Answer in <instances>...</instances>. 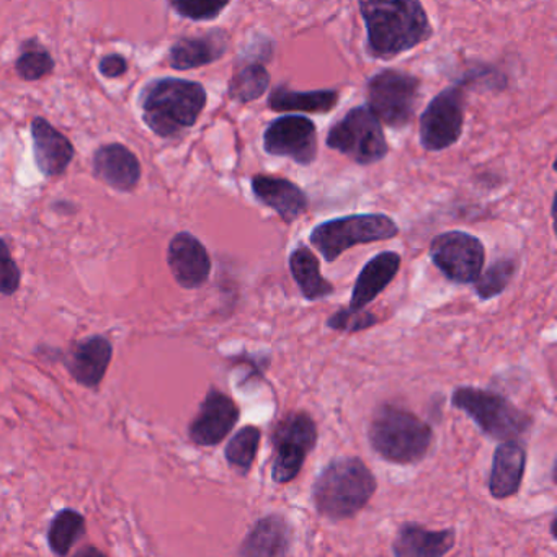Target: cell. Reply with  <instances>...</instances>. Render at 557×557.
Here are the masks:
<instances>
[{"instance_id": "obj_1", "label": "cell", "mask_w": 557, "mask_h": 557, "mask_svg": "<svg viewBox=\"0 0 557 557\" xmlns=\"http://www.w3.org/2000/svg\"><path fill=\"white\" fill-rule=\"evenodd\" d=\"M367 27V50L380 61L394 60L432 38L422 0H358Z\"/></svg>"}, {"instance_id": "obj_2", "label": "cell", "mask_w": 557, "mask_h": 557, "mask_svg": "<svg viewBox=\"0 0 557 557\" xmlns=\"http://www.w3.org/2000/svg\"><path fill=\"white\" fill-rule=\"evenodd\" d=\"M377 491L376 475L358 456H338L319 472L311 488L312 504L331 521L357 517Z\"/></svg>"}, {"instance_id": "obj_3", "label": "cell", "mask_w": 557, "mask_h": 557, "mask_svg": "<svg viewBox=\"0 0 557 557\" xmlns=\"http://www.w3.org/2000/svg\"><path fill=\"white\" fill-rule=\"evenodd\" d=\"M371 449L384 461L399 466L419 465L429 456L435 433L417 413L397 406L381 404L368 425Z\"/></svg>"}, {"instance_id": "obj_4", "label": "cell", "mask_w": 557, "mask_h": 557, "mask_svg": "<svg viewBox=\"0 0 557 557\" xmlns=\"http://www.w3.org/2000/svg\"><path fill=\"white\" fill-rule=\"evenodd\" d=\"M207 107V90L191 81L165 77L149 84L141 97L143 120L161 138L190 129Z\"/></svg>"}, {"instance_id": "obj_5", "label": "cell", "mask_w": 557, "mask_h": 557, "mask_svg": "<svg viewBox=\"0 0 557 557\" xmlns=\"http://www.w3.org/2000/svg\"><path fill=\"white\" fill-rule=\"evenodd\" d=\"M451 406L468 416L482 435L495 442L521 440L533 426L530 413L495 391L474 386L456 387L451 394Z\"/></svg>"}, {"instance_id": "obj_6", "label": "cell", "mask_w": 557, "mask_h": 557, "mask_svg": "<svg viewBox=\"0 0 557 557\" xmlns=\"http://www.w3.org/2000/svg\"><path fill=\"white\" fill-rule=\"evenodd\" d=\"M399 233L396 221L387 214H348L318 224L309 234V243L325 262L332 263L351 247L391 240Z\"/></svg>"}, {"instance_id": "obj_7", "label": "cell", "mask_w": 557, "mask_h": 557, "mask_svg": "<svg viewBox=\"0 0 557 557\" xmlns=\"http://www.w3.org/2000/svg\"><path fill=\"white\" fill-rule=\"evenodd\" d=\"M319 429L311 413L306 410L286 412L273 425L272 479L275 484L285 485L295 481L305 468L306 459L318 445Z\"/></svg>"}, {"instance_id": "obj_8", "label": "cell", "mask_w": 557, "mask_h": 557, "mask_svg": "<svg viewBox=\"0 0 557 557\" xmlns=\"http://www.w3.org/2000/svg\"><path fill=\"white\" fill-rule=\"evenodd\" d=\"M325 145L358 165L376 164L389 152L383 126L368 107H355L335 123Z\"/></svg>"}, {"instance_id": "obj_9", "label": "cell", "mask_w": 557, "mask_h": 557, "mask_svg": "<svg viewBox=\"0 0 557 557\" xmlns=\"http://www.w3.org/2000/svg\"><path fill=\"white\" fill-rule=\"evenodd\" d=\"M368 109L389 128L412 122L420 102V81L403 71L386 70L368 81Z\"/></svg>"}, {"instance_id": "obj_10", "label": "cell", "mask_w": 557, "mask_h": 557, "mask_svg": "<svg viewBox=\"0 0 557 557\" xmlns=\"http://www.w3.org/2000/svg\"><path fill=\"white\" fill-rule=\"evenodd\" d=\"M433 265L455 285H472L485 265V247L465 231H446L433 237L429 247Z\"/></svg>"}, {"instance_id": "obj_11", "label": "cell", "mask_w": 557, "mask_h": 557, "mask_svg": "<svg viewBox=\"0 0 557 557\" xmlns=\"http://www.w3.org/2000/svg\"><path fill=\"white\" fill-rule=\"evenodd\" d=\"M465 81L446 87L420 116V145L430 152L443 151L459 141L465 128Z\"/></svg>"}, {"instance_id": "obj_12", "label": "cell", "mask_w": 557, "mask_h": 557, "mask_svg": "<svg viewBox=\"0 0 557 557\" xmlns=\"http://www.w3.org/2000/svg\"><path fill=\"white\" fill-rule=\"evenodd\" d=\"M263 149L273 158L292 159L308 168L318 159V128L301 115H285L267 126Z\"/></svg>"}, {"instance_id": "obj_13", "label": "cell", "mask_w": 557, "mask_h": 557, "mask_svg": "<svg viewBox=\"0 0 557 557\" xmlns=\"http://www.w3.org/2000/svg\"><path fill=\"white\" fill-rule=\"evenodd\" d=\"M240 409L233 397L211 386L188 425V438L194 445L210 448L220 445L239 423Z\"/></svg>"}, {"instance_id": "obj_14", "label": "cell", "mask_w": 557, "mask_h": 557, "mask_svg": "<svg viewBox=\"0 0 557 557\" xmlns=\"http://www.w3.org/2000/svg\"><path fill=\"white\" fill-rule=\"evenodd\" d=\"M168 265L177 285L185 289L201 288L213 269L207 247L188 231L175 234L169 243Z\"/></svg>"}, {"instance_id": "obj_15", "label": "cell", "mask_w": 557, "mask_h": 557, "mask_svg": "<svg viewBox=\"0 0 557 557\" xmlns=\"http://www.w3.org/2000/svg\"><path fill=\"white\" fill-rule=\"evenodd\" d=\"M61 358L76 383L87 389H99L112 363L113 345L106 335H92L74 344Z\"/></svg>"}, {"instance_id": "obj_16", "label": "cell", "mask_w": 557, "mask_h": 557, "mask_svg": "<svg viewBox=\"0 0 557 557\" xmlns=\"http://www.w3.org/2000/svg\"><path fill=\"white\" fill-rule=\"evenodd\" d=\"M295 528L282 513L259 518L237 549L240 557H285L293 553Z\"/></svg>"}, {"instance_id": "obj_17", "label": "cell", "mask_w": 557, "mask_h": 557, "mask_svg": "<svg viewBox=\"0 0 557 557\" xmlns=\"http://www.w3.org/2000/svg\"><path fill=\"white\" fill-rule=\"evenodd\" d=\"M527 462V445L521 440L498 443L487 479L491 497L495 500H505L517 495L523 485Z\"/></svg>"}, {"instance_id": "obj_18", "label": "cell", "mask_w": 557, "mask_h": 557, "mask_svg": "<svg viewBox=\"0 0 557 557\" xmlns=\"http://www.w3.org/2000/svg\"><path fill=\"white\" fill-rule=\"evenodd\" d=\"M253 197L263 207L278 214L285 224H293L308 211L309 198L295 182L273 175H253L250 181Z\"/></svg>"}, {"instance_id": "obj_19", "label": "cell", "mask_w": 557, "mask_h": 557, "mask_svg": "<svg viewBox=\"0 0 557 557\" xmlns=\"http://www.w3.org/2000/svg\"><path fill=\"white\" fill-rule=\"evenodd\" d=\"M400 265H403V257L394 250H384L368 260L355 280L350 305L347 309L361 311L368 308L399 275Z\"/></svg>"}, {"instance_id": "obj_20", "label": "cell", "mask_w": 557, "mask_h": 557, "mask_svg": "<svg viewBox=\"0 0 557 557\" xmlns=\"http://www.w3.org/2000/svg\"><path fill=\"white\" fill-rule=\"evenodd\" d=\"M92 164L94 175L113 190L129 194L141 181L143 169L138 158L119 143L97 149Z\"/></svg>"}, {"instance_id": "obj_21", "label": "cell", "mask_w": 557, "mask_h": 557, "mask_svg": "<svg viewBox=\"0 0 557 557\" xmlns=\"http://www.w3.org/2000/svg\"><path fill=\"white\" fill-rule=\"evenodd\" d=\"M455 546V528L430 530L416 521H406L397 528L393 554L396 557H442Z\"/></svg>"}, {"instance_id": "obj_22", "label": "cell", "mask_w": 557, "mask_h": 557, "mask_svg": "<svg viewBox=\"0 0 557 557\" xmlns=\"http://www.w3.org/2000/svg\"><path fill=\"white\" fill-rule=\"evenodd\" d=\"M32 139L35 161L41 174L48 178L63 175L76 154L73 143L45 119L32 122Z\"/></svg>"}, {"instance_id": "obj_23", "label": "cell", "mask_w": 557, "mask_h": 557, "mask_svg": "<svg viewBox=\"0 0 557 557\" xmlns=\"http://www.w3.org/2000/svg\"><path fill=\"white\" fill-rule=\"evenodd\" d=\"M226 32L214 30L200 37L178 40L169 51V63L177 71L197 70V67L216 63L226 54Z\"/></svg>"}, {"instance_id": "obj_24", "label": "cell", "mask_w": 557, "mask_h": 557, "mask_svg": "<svg viewBox=\"0 0 557 557\" xmlns=\"http://www.w3.org/2000/svg\"><path fill=\"white\" fill-rule=\"evenodd\" d=\"M289 273L302 298L309 302L321 301L334 295L335 286L321 273L319 257L306 244L292 250L288 259Z\"/></svg>"}, {"instance_id": "obj_25", "label": "cell", "mask_w": 557, "mask_h": 557, "mask_svg": "<svg viewBox=\"0 0 557 557\" xmlns=\"http://www.w3.org/2000/svg\"><path fill=\"white\" fill-rule=\"evenodd\" d=\"M337 90H299L289 89L288 86H278L270 92L269 107L273 112H305V113H329L337 107Z\"/></svg>"}, {"instance_id": "obj_26", "label": "cell", "mask_w": 557, "mask_h": 557, "mask_svg": "<svg viewBox=\"0 0 557 557\" xmlns=\"http://www.w3.org/2000/svg\"><path fill=\"white\" fill-rule=\"evenodd\" d=\"M86 518L74 508H63L54 515L48 528V544L51 553L64 557L71 553L74 544L86 534Z\"/></svg>"}, {"instance_id": "obj_27", "label": "cell", "mask_w": 557, "mask_h": 557, "mask_svg": "<svg viewBox=\"0 0 557 557\" xmlns=\"http://www.w3.org/2000/svg\"><path fill=\"white\" fill-rule=\"evenodd\" d=\"M270 74L260 61H246L236 67L231 77L230 97L234 102L246 103L260 99L269 90Z\"/></svg>"}, {"instance_id": "obj_28", "label": "cell", "mask_w": 557, "mask_h": 557, "mask_svg": "<svg viewBox=\"0 0 557 557\" xmlns=\"http://www.w3.org/2000/svg\"><path fill=\"white\" fill-rule=\"evenodd\" d=\"M260 442H262V430L256 425L243 426L236 435L231 436L224 448V458L230 468L246 478L256 465Z\"/></svg>"}, {"instance_id": "obj_29", "label": "cell", "mask_w": 557, "mask_h": 557, "mask_svg": "<svg viewBox=\"0 0 557 557\" xmlns=\"http://www.w3.org/2000/svg\"><path fill=\"white\" fill-rule=\"evenodd\" d=\"M517 270L518 262L515 259L495 260L487 270H482L481 275L472 283L475 295L481 301L497 298L513 282Z\"/></svg>"}, {"instance_id": "obj_30", "label": "cell", "mask_w": 557, "mask_h": 557, "mask_svg": "<svg viewBox=\"0 0 557 557\" xmlns=\"http://www.w3.org/2000/svg\"><path fill=\"white\" fill-rule=\"evenodd\" d=\"M53 70L54 61L50 51L45 50L35 41H28L25 45L17 63H15V71H17L18 76L24 81H30V83L50 76Z\"/></svg>"}, {"instance_id": "obj_31", "label": "cell", "mask_w": 557, "mask_h": 557, "mask_svg": "<svg viewBox=\"0 0 557 557\" xmlns=\"http://www.w3.org/2000/svg\"><path fill=\"white\" fill-rule=\"evenodd\" d=\"M376 324H380V318L374 312L368 311L367 308L361 309V311H350L345 306V308H341L334 314L329 315L325 327L334 332H341V334L351 335L368 331Z\"/></svg>"}, {"instance_id": "obj_32", "label": "cell", "mask_w": 557, "mask_h": 557, "mask_svg": "<svg viewBox=\"0 0 557 557\" xmlns=\"http://www.w3.org/2000/svg\"><path fill=\"white\" fill-rule=\"evenodd\" d=\"M233 0H169L181 17L194 22H211L220 17Z\"/></svg>"}, {"instance_id": "obj_33", "label": "cell", "mask_w": 557, "mask_h": 557, "mask_svg": "<svg viewBox=\"0 0 557 557\" xmlns=\"http://www.w3.org/2000/svg\"><path fill=\"white\" fill-rule=\"evenodd\" d=\"M22 272L12 257L11 247L0 237V295L14 296L21 288Z\"/></svg>"}, {"instance_id": "obj_34", "label": "cell", "mask_w": 557, "mask_h": 557, "mask_svg": "<svg viewBox=\"0 0 557 557\" xmlns=\"http://www.w3.org/2000/svg\"><path fill=\"white\" fill-rule=\"evenodd\" d=\"M99 71L107 79H119L128 73V61L122 54H110L100 61Z\"/></svg>"}, {"instance_id": "obj_35", "label": "cell", "mask_w": 557, "mask_h": 557, "mask_svg": "<svg viewBox=\"0 0 557 557\" xmlns=\"http://www.w3.org/2000/svg\"><path fill=\"white\" fill-rule=\"evenodd\" d=\"M556 517L550 518V536H553L554 540H556Z\"/></svg>"}]
</instances>
